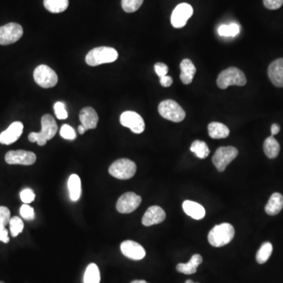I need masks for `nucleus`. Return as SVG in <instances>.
<instances>
[{"label": "nucleus", "instance_id": "obj_1", "mask_svg": "<svg viewBox=\"0 0 283 283\" xmlns=\"http://www.w3.org/2000/svg\"><path fill=\"white\" fill-rule=\"evenodd\" d=\"M58 131V124L55 118L50 114L42 116L41 119V131L39 132H31L28 134V140L31 143H37L42 147L46 145V142L52 139Z\"/></svg>", "mask_w": 283, "mask_h": 283}, {"label": "nucleus", "instance_id": "obj_2", "mask_svg": "<svg viewBox=\"0 0 283 283\" xmlns=\"http://www.w3.org/2000/svg\"><path fill=\"white\" fill-rule=\"evenodd\" d=\"M234 228L228 223H223L216 226L210 230L208 240L211 246L222 247L226 246L233 240L234 237Z\"/></svg>", "mask_w": 283, "mask_h": 283}, {"label": "nucleus", "instance_id": "obj_3", "mask_svg": "<svg viewBox=\"0 0 283 283\" xmlns=\"http://www.w3.org/2000/svg\"><path fill=\"white\" fill-rule=\"evenodd\" d=\"M118 59V53L114 48L99 46L90 50L86 56V62L90 66H98L103 64L111 63Z\"/></svg>", "mask_w": 283, "mask_h": 283}, {"label": "nucleus", "instance_id": "obj_4", "mask_svg": "<svg viewBox=\"0 0 283 283\" xmlns=\"http://www.w3.org/2000/svg\"><path fill=\"white\" fill-rule=\"evenodd\" d=\"M216 83L218 87L223 90L231 85L244 86L247 83V80L243 71L238 68L230 67L219 73Z\"/></svg>", "mask_w": 283, "mask_h": 283}, {"label": "nucleus", "instance_id": "obj_5", "mask_svg": "<svg viewBox=\"0 0 283 283\" xmlns=\"http://www.w3.org/2000/svg\"><path fill=\"white\" fill-rule=\"evenodd\" d=\"M135 163L127 158L117 160L109 168V173L118 179H129L136 172Z\"/></svg>", "mask_w": 283, "mask_h": 283}, {"label": "nucleus", "instance_id": "obj_6", "mask_svg": "<svg viewBox=\"0 0 283 283\" xmlns=\"http://www.w3.org/2000/svg\"><path fill=\"white\" fill-rule=\"evenodd\" d=\"M160 115L172 122L179 123L186 117V113L176 102L171 99L161 102L158 106Z\"/></svg>", "mask_w": 283, "mask_h": 283}, {"label": "nucleus", "instance_id": "obj_7", "mask_svg": "<svg viewBox=\"0 0 283 283\" xmlns=\"http://www.w3.org/2000/svg\"><path fill=\"white\" fill-rule=\"evenodd\" d=\"M239 151L233 147H221L216 150L212 157V163L218 172H223L231 161L237 158Z\"/></svg>", "mask_w": 283, "mask_h": 283}, {"label": "nucleus", "instance_id": "obj_8", "mask_svg": "<svg viewBox=\"0 0 283 283\" xmlns=\"http://www.w3.org/2000/svg\"><path fill=\"white\" fill-rule=\"evenodd\" d=\"M34 80L43 88H52L58 83V75L46 65H40L35 68L33 73Z\"/></svg>", "mask_w": 283, "mask_h": 283}, {"label": "nucleus", "instance_id": "obj_9", "mask_svg": "<svg viewBox=\"0 0 283 283\" xmlns=\"http://www.w3.org/2000/svg\"><path fill=\"white\" fill-rule=\"evenodd\" d=\"M23 28L17 23H8L0 27V45H10L16 42L23 35Z\"/></svg>", "mask_w": 283, "mask_h": 283}, {"label": "nucleus", "instance_id": "obj_10", "mask_svg": "<svg viewBox=\"0 0 283 283\" xmlns=\"http://www.w3.org/2000/svg\"><path fill=\"white\" fill-rule=\"evenodd\" d=\"M120 124L128 127L133 133L141 134L145 130V122L138 113L134 111H126L120 115Z\"/></svg>", "mask_w": 283, "mask_h": 283}, {"label": "nucleus", "instance_id": "obj_11", "mask_svg": "<svg viewBox=\"0 0 283 283\" xmlns=\"http://www.w3.org/2000/svg\"><path fill=\"white\" fill-rule=\"evenodd\" d=\"M142 198L134 192H127L121 195L117 202V210L120 213L127 214L134 212L139 206Z\"/></svg>", "mask_w": 283, "mask_h": 283}, {"label": "nucleus", "instance_id": "obj_12", "mask_svg": "<svg viewBox=\"0 0 283 283\" xmlns=\"http://www.w3.org/2000/svg\"><path fill=\"white\" fill-rule=\"evenodd\" d=\"M5 161L9 165H32L36 161V156L31 151H11L6 154Z\"/></svg>", "mask_w": 283, "mask_h": 283}, {"label": "nucleus", "instance_id": "obj_13", "mask_svg": "<svg viewBox=\"0 0 283 283\" xmlns=\"http://www.w3.org/2000/svg\"><path fill=\"white\" fill-rule=\"evenodd\" d=\"M194 10L190 4H180L174 9L171 17V23L174 28H181L186 25L193 15Z\"/></svg>", "mask_w": 283, "mask_h": 283}, {"label": "nucleus", "instance_id": "obj_14", "mask_svg": "<svg viewBox=\"0 0 283 283\" xmlns=\"http://www.w3.org/2000/svg\"><path fill=\"white\" fill-rule=\"evenodd\" d=\"M120 250L123 255L133 260H140L146 257L144 248L134 241L127 240L120 244Z\"/></svg>", "mask_w": 283, "mask_h": 283}, {"label": "nucleus", "instance_id": "obj_15", "mask_svg": "<svg viewBox=\"0 0 283 283\" xmlns=\"http://www.w3.org/2000/svg\"><path fill=\"white\" fill-rule=\"evenodd\" d=\"M23 128V124L20 121L13 123L7 130L0 134V144L4 145L14 144L21 137Z\"/></svg>", "mask_w": 283, "mask_h": 283}, {"label": "nucleus", "instance_id": "obj_16", "mask_svg": "<svg viewBox=\"0 0 283 283\" xmlns=\"http://www.w3.org/2000/svg\"><path fill=\"white\" fill-rule=\"evenodd\" d=\"M165 218H166V214L164 209L159 206L154 205L147 209L142 219V223L145 226H152V225L162 223Z\"/></svg>", "mask_w": 283, "mask_h": 283}, {"label": "nucleus", "instance_id": "obj_17", "mask_svg": "<svg viewBox=\"0 0 283 283\" xmlns=\"http://www.w3.org/2000/svg\"><path fill=\"white\" fill-rule=\"evenodd\" d=\"M267 74L274 86L283 87V59H278L271 62Z\"/></svg>", "mask_w": 283, "mask_h": 283}, {"label": "nucleus", "instance_id": "obj_18", "mask_svg": "<svg viewBox=\"0 0 283 283\" xmlns=\"http://www.w3.org/2000/svg\"><path fill=\"white\" fill-rule=\"evenodd\" d=\"M79 117H80L82 125L84 127L86 131L95 129L97 127L99 116L96 110L91 107H85V108L82 109Z\"/></svg>", "mask_w": 283, "mask_h": 283}, {"label": "nucleus", "instance_id": "obj_19", "mask_svg": "<svg viewBox=\"0 0 283 283\" xmlns=\"http://www.w3.org/2000/svg\"><path fill=\"white\" fill-rule=\"evenodd\" d=\"M182 209L187 216L197 220L203 219L205 216V208L193 201H185L182 203Z\"/></svg>", "mask_w": 283, "mask_h": 283}, {"label": "nucleus", "instance_id": "obj_20", "mask_svg": "<svg viewBox=\"0 0 283 283\" xmlns=\"http://www.w3.org/2000/svg\"><path fill=\"white\" fill-rule=\"evenodd\" d=\"M180 80L184 84H190L193 81L196 68L191 59H185L180 63Z\"/></svg>", "mask_w": 283, "mask_h": 283}, {"label": "nucleus", "instance_id": "obj_21", "mask_svg": "<svg viewBox=\"0 0 283 283\" xmlns=\"http://www.w3.org/2000/svg\"><path fill=\"white\" fill-rule=\"evenodd\" d=\"M68 188L71 201L77 202L81 195V180L76 174H73L69 176Z\"/></svg>", "mask_w": 283, "mask_h": 283}, {"label": "nucleus", "instance_id": "obj_22", "mask_svg": "<svg viewBox=\"0 0 283 283\" xmlns=\"http://www.w3.org/2000/svg\"><path fill=\"white\" fill-rule=\"evenodd\" d=\"M283 208V196L279 193L271 195L265 206V212L270 216H275L281 212Z\"/></svg>", "mask_w": 283, "mask_h": 283}, {"label": "nucleus", "instance_id": "obj_23", "mask_svg": "<svg viewBox=\"0 0 283 283\" xmlns=\"http://www.w3.org/2000/svg\"><path fill=\"white\" fill-rule=\"evenodd\" d=\"M202 257L200 254H195L186 264H179L176 266V270L179 272L185 274H192L196 273L198 266L202 264Z\"/></svg>", "mask_w": 283, "mask_h": 283}, {"label": "nucleus", "instance_id": "obj_24", "mask_svg": "<svg viewBox=\"0 0 283 283\" xmlns=\"http://www.w3.org/2000/svg\"><path fill=\"white\" fill-rule=\"evenodd\" d=\"M209 136L212 138H225L229 136L230 130L225 124L219 122H212L208 126Z\"/></svg>", "mask_w": 283, "mask_h": 283}, {"label": "nucleus", "instance_id": "obj_25", "mask_svg": "<svg viewBox=\"0 0 283 283\" xmlns=\"http://www.w3.org/2000/svg\"><path fill=\"white\" fill-rule=\"evenodd\" d=\"M264 154L270 159H274L278 157L280 151V145L272 135L266 138L264 141Z\"/></svg>", "mask_w": 283, "mask_h": 283}, {"label": "nucleus", "instance_id": "obj_26", "mask_svg": "<svg viewBox=\"0 0 283 283\" xmlns=\"http://www.w3.org/2000/svg\"><path fill=\"white\" fill-rule=\"evenodd\" d=\"M69 0H43L45 8L54 14L64 12L69 7Z\"/></svg>", "mask_w": 283, "mask_h": 283}, {"label": "nucleus", "instance_id": "obj_27", "mask_svg": "<svg viewBox=\"0 0 283 283\" xmlns=\"http://www.w3.org/2000/svg\"><path fill=\"white\" fill-rule=\"evenodd\" d=\"M101 277L99 267L94 263L89 264L83 276V283H100Z\"/></svg>", "mask_w": 283, "mask_h": 283}, {"label": "nucleus", "instance_id": "obj_28", "mask_svg": "<svg viewBox=\"0 0 283 283\" xmlns=\"http://www.w3.org/2000/svg\"><path fill=\"white\" fill-rule=\"evenodd\" d=\"M191 151L200 159L207 158L210 153L207 144L201 140H195L193 142V144H191Z\"/></svg>", "mask_w": 283, "mask_h": 283}, {"label": "nucleus", "instance_id": "obj_29", "mask_svg": "<svg viewBox=\"0 0 283 283\" xmlns=\"http://www.w3.org/2000/svg\"><path fill=\"white\" fill-rule=\"evenodd\" d=\"M273 251V246L271 243H264L262 244L260 250L257 252L256 259L258 264H263L268 260Z\"/></svg>", "mask_w": 283, "mask_h": 283}, {"label": "nucleus", "instance_id": "obj_30", "mask_svg": "<svg viewBox=\"0 0 283 283\" xmlns=\"http://www.w3.org/2000/svg\"><path fill=\"white\" fill-rule=\"evenodd\" d=\"M239 32H240V26L236 23L222 25L218 28V33L223 37H233L239 35Z\"/></svg>", "mask_w": 283, "mask_h": 283}, {"label": "nucleus", "instance_id": "obj_31", "mask_svg": "<svg viewBox=\"0 0 283 283\" xmlns=\"http://www.w3.org/2000/svg\"><path fill=\"white\" fill-rule=\"evenodd\" d=\"M10 230L12 237H17L24 229V223L21 218L14 216L10 220Z\"/></svg>", "mask_w": 283, "mask_h": 283}, {"label": "nucleus", "instance_id": "obj_32", "mask_svg": "<svg viewBox=\"0 0 283 283\" xmlns=\"http://www.w3.org/2000/svg\"><path fill=\"white\" fill-rule=\"evenodd\" d=\"M144 2V0H121V6L125 12L134 13L139 9Z\"/></svg>", "mask_w": 283, "mask_h": 283}, {"label": "nucleus", "instance_id": "obj_33", "mask_svg": "<svg viewBox=\"0 0 283 283\" xmlns=\"http://www.w3.org/2000/svg\"><path fill=\"white\" fill-rule=\"evenodd\" d=\"M60 135L67 140H73L76 138V133L74 128L68 124H64L60 130Z\"/></svg>", "mask_w": 283, "mask_h": 283}, {"label": "nucleus", "instance_id": "obj_34", "mask_svg": "<svg viewBox=\"0 0 283 283\" xmlns=\"http://www.w3.org/2000/svg\"><path fill=\"white\" fill-rule=\"evenodd\" d=\"M55 115L59 120H66L68 117V112L66 110V105L62 102H58L54 106Z\"/></svg>", "mask_w": 283, "mask_h": 283}, {"label": "nucleus", "instance_id": "obj_35", "mask_svg": "<svg viewBox=\"0 0 283 283\" xmlns=\"http://www.w3.org/2000/svg\"><path fill=\"white\" fill-rule=\"evenodd\" d=\"M11 220V211L5 206H0V228H4Z\"/></svg>", "mask_w": 283, "mask_h": 283}, {"label": "nucleus", "instance_id": "obj_36", "mask_svg": "<svg viewBox=\"0 0 283 283\" xmlns=\"http://www.w3.org/2000/svg\"><path fill=\"white\" fill-rule=\"evenodd\" d=\"M20 214L27 220H32L35 218V212L33 208L31 207L28 204H24L20 209Z\"/></svg>", "mask_w": 283, "mask_h": 283}, {"label": "nucleus", "instance_id": "obj_37", "mask_svg": "<svg viewBox=\"0 0 283 283\" xmlns=\"http://www.w3.org/2000/svg\"><path fill=\"white\" fill-rule=\"evenodd\" d=\"M35 194L31 189L23 190L20 194V198L24 204H29L33 202L35 200Z\"/></svg>", "mask_w": 283, "mask_h": 283}, {"label": "nucleus", "instance_id": "obj_38", "mask_svg": "<svg viewBox=\"0 0 283 283\" xmlns=\"http://www.w3.org/2000/svg\"><path fill=\"white\" fill-rule=\"evenodd\" d=\"M154 69H155L156 73L158 74L159 78L167 76V74H168V66L165 65V63H162V62H158V63H156L155 66H154Z\"/></svg>", "mask_w": 283, "mask_h": 283}, {"label": "nucleus", "instance_id": "obj_39", "mask_svg": "<svg viewBox=\"0 0 283 283\" xmlns=\"http://www.w3.org/2000/svg\"><path fill=\"white\" fill-rule=\"evenodd\" d=\"M283 0H264V5L269 10L279 9L282 6Z\"/></svg>", "mask_w": 283, "mask_h": 283}, {"label": "nucleus", "instance_id": "obj_40", "mask_svg": "<svg viewBox=\"0 0 283 283\" xmlns=\"http://www.w3.org/2000/svg\"><path fill=\"white\" fill-rule=\"evenodd\" d=\"M172 82H173V80L170 76H165L160 78V83L164 87H170L172 84Z\"/></svg>", "mask_w": 283, "mask_h": 283}, {"label": "nucleus", "instance_id": "obj_41", "mask_svg": "<svg viewBox=\"0 0 283 283\" xmlns=\"http://www.w3.org/2000/svg\"><path fill=\"white\" fill-rule=\"evenodd\" d=\"M0 241L4 243H8L10 242V239L8 237V230L5 227L0 228Z\"/></svg>", "mask_w": 283, "mask_h": 283}, {"label": "nucleus", "instance_id": "obj_42", "mask_svg": "<svg viewBox=\"0 0 283 283\" xmlns=\"http://www.w3.org/2000/svg\"><path fill=\"white\" fill-rule=\"evenodd\" d=\"M279 131L280 126L278 125V124H273L272 125H271V132L272 136H274L275 134H278V133L279 132Z\"/></svg>", "mask_w": 283, "mask_h": 283}, {"label": "nucleus", "instance_id": "obj_43", "mask_svg": "<svg viewBox=\"0 0 283 283\" xmlns=\"http://www.w3.org/2000/svg\"><path fill=\"white\" fill-rule=\"evenodd\" d=\"M85 131H86V129L82 124L78 127V132L80 133V134H84Z\"/></svg>", "mask_w": 283, "mask_h": 283}, {"label": "nucleus", "instance_id": "obj_44", "mask_svg": "<svg viewBox=\"0 0 283 283\" xmlns=\"http://www.w3.org/2000/svg\"><path fill=\"white\" fill-rule=\"evenodd\" d=\"M131 283H148L145 280H134V281H131Z\"/></svg>", "mask_w": 283, "mask_h": 283}, {"label": "nucleus", "instance_id": "obj_45", "mask_svg": "<svg viewBox=\"0 0 283 283\" xmlns=\"http://www.w3.org/2000/svg\"><path fill=\"white\" fill-rule=\"evenodd\" d=\"M185 283H198V282H194V281H192V280L189 279V280H186V282Z\"/></svg>", "mask_w": 283, "mask_h": 283}, {"label": "nucleus", "instance_id": "obj_46", "mask_svg": "<svg viewBox=\"0 0 283 283\" xmlns=\"http://www.w3.org/2000/svg\"><path fill=\"white\" fill-rule=\"evenodd\" d=\"M0 283H4V281H0Z\"/></svg>", "mask_w": 283, "mask_h": 283}]
</instances>
